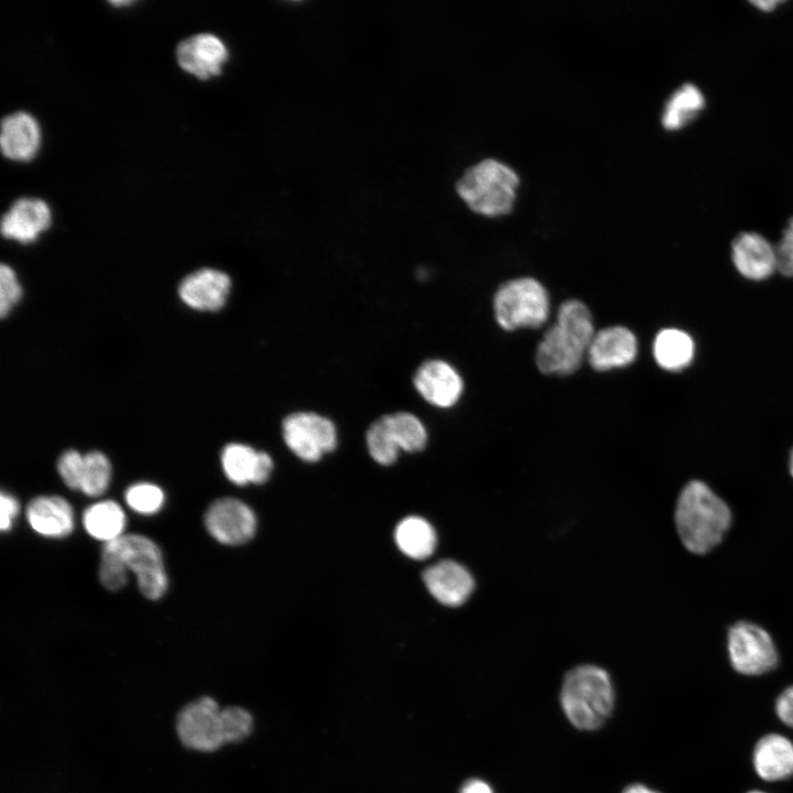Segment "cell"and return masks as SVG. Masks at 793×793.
Here are the masks:
<instances>
[{"instance_id":"obj_1","label":"cell","mask_w":793,"mask_h":793,"mask_svg":"<svg viewBox=\"0 0 793 793\" xmlns=\"http://www.w3.org/2000/svg\"><path fill=\"white\" fill-rule=\"evenodd\" d=\"M674 519L683 545L694 554H705L724 539L731 511L705 482L693 480L680 493Z\"/></svg>"},{"instance_id":"obj_2","label":"cell","mask_w":793,"mask_h":793,"mask_svg":"<svg viewBox=\"0 0 793 793\" xmlns=\"http://www.w3.org/2000/svg\"><path fill=\"white\" fill-rule=\"evenodd\" d=\"M560 698L563 711L573 726L580 730H595L611 714L615 691L604 669L585 664L565 675Z\"/></svg>"},{"instance_id":"obj_3","label":"cell","mask_w":793,"mask_h":793,"mask_svg":"<svg viewBox=\"0 0 793 793\" xmlns=\"http://www.w3.org/2000/svg\"><path fill=\"white\" fill-rule=\"evenodd\" d=\"M518 184V174L511 166L488 157L468 167L456 187L472 210L498 216L511 209Z\"/></svg>"},{"instance_id":"obj_4","label":"cell","mask_w":793,"mask_h":793,"mask_svg":"<svg viewBox=\"0 0 793 793\" xmlns=\"http://www.w3.org/2000/svg\"><path fill=\"white\" fill-rule=\"evenodd\" d=\"M550 296L534 278H517L502 283L493 296L498 325L508 332L542 326L550 315Z\"/></svg>"},{"instance_id":"obj_5","label":"cell","mask_w":793,"mask_h":793,"mask_svg":"<svg viewBox=\"0 0 793 793\" xmlns=\"http://www.w3.org/2000/svg\"><path fill=\"white\" fill-rule=\"evenodd\" d=\"M101 554L132 571L141 594L151 600L160 599L167 590L169 579L160 547L141 534H123L104 545Z\"/></svg>"},{"instance_id":"obj_6","label":"cell","mask_w":793,"mask_h":793,"mask_svg":"<svg viewBox=\"0 0 793 793\" xmlns=\"http://www.w3.org/2000/svg\"><path fill=\"white\" fill-rule=\"evenodd\" d=\"M726 650L732 670L743 676H762L780 664L779 649L762 627L739 621L727 633Z\"/></svg>"},{"instance_id":"obj_7","label":"cell","mask_w":793,"mask_h":793,"mask_svg":"<svg viewBox=\"0 0 793 793\" xmlns=\"http://www.w3.org/2000/svg\"><path fill=\"white\" fill-rule=\"evenodd\" d=\"M589 345V339L556 322L537 345L536 367L544 374H572L580 367Z\"/></svg>"},{"instance_id":"obj_8","label":"cell","mask_w":793,"mask_h":793,"mask_svg":"<svg viewBox=\"0 0 793 793\" xmlns=\"http://www.w3.org/2000/svg\"><path fill=\"white\" fill-rule=\"evenodd\" d=\"M282 431L287 447L298 458L309 463L317 461L323 454L334 450L337 444L333 422L316 413L290 414L283 421Z\"/></svg>"},{"instance_id":"obj_9","label":"cell","mask_w":793,"mask_h":793,"mask_svg":"<svg viewBox=\"0 0 793 793\" xmlns=\"http://www.w3.org/2000/svg\"><path fill=\"white\" fill-rule=\"evenodd\" d=\"M176 731L185 747L198 751H214L226 743L221 709L207 696L187 704L178 713Z\"/></svg>"},{"instance_id":"obj_10","label":"cell","mask_w":793,"mask_h":793,"mask_svg":"<svg viewBox=\"0 0 793 793\" xmlns=\"http://www.w3.org/2000/svg\"><path fill=\"white\" fill-rule=\"evenodd\" d=\"M207 532L219 543L240 545L253 537L257 518L253 511L236 498H220L207 508L204 515Z\"/></svg>"},{"instance_id":"obj_11","label":"cell","mask_w":793,"mask_h":793,"mask_svg":"<svg viewBox=\"0 0 793 793\" xmlns=\"http://www.w3.org/2000/svg\"><path fill=\"white\" fill-rule=\"evenodd\" d=\"M638 355L636 335L624 326H609L596 332L586 358L596 371H608L631 365Z\"/></svg>"},{"instance_id":"obj_12","label":"cell","mask_w":793,"mask_h":793,"mask_svg":"<svg viewBox=\"0 0 793 793\" xmlns=\"http://www.w3.org/2000/svg\"><path fill=\"white\" fill-rule=\"evenodd\" d=\"M228 56L225 43L210 33L189 36L180 42L176 48L178 65L199 79L218 76Z\"/></svg>"},{"instance_id":"obj_13","label":"cell","mask_w":793,"mask_h":793,"mask_svg":"<svg viewBox=\"0 0 793 793\" xmlns=\"http://www.w3.org/2000/svg\"><path fill=\"white\" fill-rule=\"evenodd\" d=\"M413 382L422 398L438 408L455 405L464 390V382L457 370L439 359L422 363L414 374Z\"/></svg>"},{"instance_id":"obj_14","label":"cell","mask_w":793,"mask_h":793,"mask_svg":"<svg viewBox=\"0 0 793 793\" xmlns=\"http://www.w3.org/2000/svg\"><path fill=\"white\" fill-rule=\"evenodd\" d=\"M422 576L430 594L448 607L463 605L475 587L468 569L452 560H443L428 566Z\"/></svg>"},{"instance_id":"obj_15","label":"cell","mask_w":793,"mask_h":793,"mask_svg":"<svg viewBox=\"0 0 793 793\" xmlns=\"http://www.w3.org/2000/svg\"><path fill=\"white\" fill-rule=\"evenodd\" d=\"M230 286V278L225 272L206 268L185 276L178 285V295L194 309L215 312L225 305Z\"/></svg>"},{"instance_id":"obj_16","label":"cell","mask_w":793,"mask_h":793,"mask_svg":"<svg viewBox=\"0 0 793 793\" xmlns=\"http://www.w3.org/2000/svg\"><path fill=\"white\" fill-rule=\"evenodd\" d=\"M52 222L48 205L40 198H20L15 200L1 220V233L8 239L21 243H31L45 231Z\"/></svg>"},{"instance_id":"obj_17","label":"cell","mask_w":793,"mask_h":793,"mask_svg":"<svg viewBox=\"0 0 793 793\" xmlns=\"http://www.w3.org/2000/svg\"><path fill=\"white\" fill-rule=\"evenodd\" d=\"M752 764L758 776L769 783L793 776V741L786 736L770 732L754 745Z\"/></svg>"},{"instance_id":"obj_18","label":"cell","mask_w":793,"mask_h":793,"mask_svg":"<svg viewBox=\"0 0 793 793\" xmlns=\"http://www.w3.org/2000/svg\"><path fill=\"white\" fill-rule=\"evenodd\" d=\"M731 259L737 271L748 280H765L775 270L774 247L757 232H741L734 239Z\"/></svg>"},{"instance_id":"obj_19","label":"cell","mask_w":793,"mask_h":793,"mask_svg":"<svg viewBox=\"0 0 793 793\" xmlns=\"http://www.w3.org/2000/svg\"><path fill=\"white\" fill-rule=\"evenodd\" d=\"M30 526L46 537H65L75 526L74 510L70 503L59 496H39L26 507Z\"/></svg>"},{"instance_id":"obj_20","label":"cell","mask_w":793,"mask_h":793,"mask_svg":"<svg viewBox=\"0 0 793 793\" xmlns=\"http://www.w3.org/2000/svg\"><path fill=\"white\" fill-rule=\"evenodd\" d=\"M41 130L33 116L18 111L7 116L1 123L0 144L6 157L26 162L39 151Z\"/></svg>"},{"instance_id":"obj_21","label":"cell","mask_w":793,"mask_h":793,"mask_svg":"<svg viewBox=\"0 0 793 793\" xmlns=\"http://www.w3.org/2000/svg\"><path fill=\"white\" fill-rule=\"evenodd\" d=\"M126 523L124 511L112 500L93 503L83 513L85 531L105 544L123 535Z\"/></svg>"},{"instance_id":"obj_22","label":"cell","mask_w":793,"mask_h":793,"mask_svg":"<svg viewBox=\"0 0 793 793\" xmlns=\"http://www.w3.org/2000/svg\"><path fill=\"white\" fill-rule=\"evenodd\" d=\"M394 540L400 551L414 560H425L433 554L437 543L434 528L416 515L404 518L395 528Z\"/></svg>"},{"instance_id":"obj_23","label":"cell","mask_w":793,"mask_h":793,"mask_svg":"<svg viewBox=\"0 0 793 793\" xmlns=\"http://www.w3.org/2000/svg\"><path fill=\"white\" fill-rule=\"evenodd\" d=\"M694 349L691 336L677 328L662 329L653 343L656 363L669 371H678L687 367L694 357Z\"/></svg>"},{"instance_id":"obj_24","label":"cell","mask_w":793,"mask_h":793,"mask_svg":"<svg viewBox=\"0 0 793 793\" xmlns=\"http://www.w3.org/2000/svg\"><path fill=\"white\" fill-rule=\"evenodd\" d=\"M705 98L693 84H684L669 98L662 113V124L667 130H677L693 121L704 109Z\"/></svg>"},{"instance_id":"obj_25","label":"cell","mask_w":793,"mask_h":793,"mask_svg":"<svg viewBox=\"0 0 793 793\" xmlns=\"http://www.w3.org/2000/svg\"><path fill=\"white\" fill-rule=\"evenodd\" d=\"M259 452L252 447L230 443L221 453V466L226 477L238 486L253 482Z\"/></svg>"},{"instance_id":"obj_26","label":"cell","mask_w":793,"mask_h":793,"mask_svg":"<svg viewBox=\"0 0 793 793\" xmlns=\"http://www.w3.org/2000/svg\"><path fill=\"white\" fill-rule=\"evenodd\" d=\"M390 430L400 449L414 453L422 450L427 442L423 423L413 414L398 412L387 415Z\"/></svg>"},{"instance_id":"obj_27","label":"cell","mask_w":793,"mask_h":793,"mask_svg":"<svg viewBox=\"0 0 793 793\" xmlns=\"http://www.w3.org/2000/svg\"><path fill=\"white\" fill-rule=\"evenodd\" d=\"M111 479V464L99 450L84 455V472L80 490L88 497H99L106 492Z\"/></svg>"},{"instance_id":"obj_28","label":"cell","mask_w":793,"mask_h":793,"mask_svg":"<svg viewBox=\"0 0 793 793\" xmlns=\"http://www.w3.org/2000/svg\"><path fill=\"white\" fill-rule=\"evenodd\" d=\"M366 442L369 454L377 463L391 465L397 460L400 448L390 430L387 415L370 425Z\"/></svg>"},{"instance_id":"obj_29","label":"cell","mask_w":793,"mask_h":793,"mask_svg":"<svg viewBox=\"0 0 793 793\" xmlns=\"http://www.w3.org/2000/svg\"><path fill=\"white\" fill-rule=\"evenodd\" d=\"M163 490L150 482L131 485L124 492L126 503L133 511L150 515L159 512L164 504Z\"/></svg>"},{"instance_id":"obj_30","label":"cell","mask_w":793,"mask_h":793,"mask_svg":"<svg viewBox=\"0 0 793 793\" xmlns=\"http://www.w3.org/2000/svg\"><path fill=\"white\" fill-rule=\"evenodd\" d=\"M221 719L226 742L243 740L252 731L253 719L245 708L238 706L224 708Z\"/></svg>"},{"instance_id":"obj_31","label":"cell","mask_w":793,"mask_h":793,"mask_svg":"<svg viewBox=\"0 0 793 793\" xmlns=\"http://www.w3.org/2000/svg\"><path fill=\"white\" fill-rule=\"evenodd\" d=\"M57 471L68 488L80 490L84 472V455L75 449L64 452L57 460Z\"/></svg>"},{"instance_id":"obj_32","label":"cell","mask_w":793,"mask_h":793,"mask_svg":"<svg viewBox=\"0 0 793 793\" xmlns=\"http://www.w3.org/2000/svg\"><path fill=\"white\" fill-rule=\"evenodd\" d=\"M22 289L14 271L7 264L0 267V315L4 318L20 301Z\"/></svg>"},{"instance_id":"obj_33","label":"cell","mask_w":793,"mask_h":793,"mask_svg":"<svg viewBox=\"0 0 793 793\" xmlns=\"http://www.w3.org/2000/svg\"><path fill=\"white\" fill-rule=\"evenodd\" d=\"M775 714L780 721L793 730V685L785 687L775 700Z\"/></svg>"},{"instance_id":"obj_34","label":"cell","mask_w":793,"mask_h":793,"mask_svg":"<svg viewBox=\"0 0 793 793\" xmlns=\"http://www.w3.org/2000/svg\"><path fill=\"white\" fill-rule=\"evenodd\" d=\"M0 529L3 532L9 531L20 511L19 501L12 495L2 491L0 495Z\"/></svg>"},{"instance_id":"obj_35","label":"cell","mask_w":793,"mask_h":793,"mask_svg":"<svg viewBox=\"0 0 793 793\" xmlns=\"http://www.w3.org/2000/svg\"><path fill=\"white\" fill-rule=\"evenodd\" d=\"M272 468L273 463L271 457L264 452H259L253 484L265 482L270 477Z\"/></svg>"},{"instance_id":"obj_36","label":"cell","mask_w":793,"mask_h":793,"mask_svg":"<svg viewBox=\"0 0 793 793\" xmlns=\"http://www.w3.org/2000/svg\"><path fill=\"white\" fill-rule=\"evenodd\" d=\"M459 793H495L489 783L481 779H470L460 787Z\"/></svg>"},{"instance_id":"obj_37","label":"cell","mask_w":793,"mask_h":793,"mask_svg":"<svg viewBox=\"0 0 793 793\" xmlns=\"http://www.w3.org/2000/svg\"><path fill=\"white\" fill-rule=\"evenodd\" d=\"M622 793H663L644 783H632L626 786Z\"/></svg>"},{"instance_id":"obj_38","label":"cell","mask_w":793,"mask_h":793,"mask_svg":"<svg viewBox=\"0 0 793 793\" xmlns=\"http://www.w3.org/2000/svg\"><path fill=\"white\" fill-rule=\"evenodd\" d=\"M793 256V217L789 220L785 229L783 230L782 239L780 240Z\"/></svg>"},{"instance_id":"obj_39","label":"cell","mask_w":793,"mask_h":793,"mask_svg":"<svg viewBox=\"0 0 793 793\" xmlns=\"http://www.w3.org/2000/svg\"><path fill=\"white\" fill-rule=\"evenodd\" d=\"M780 3V1L774 0H760V1H752V4H754L758 9L763 11H770L776 8V6Z\"/></svg>"},{"instance_id":"obj_40","label":"cell","mask_w":793,"mask_h":793,"mask_svg":"<svg viewBox=\"0 0 793 793\" xmlns=\"http://www.w3.org/2000/svg\"><path fill=\"white\" fill-rule=\"evenodd\" d=\"M789 468H790V472H791V475H792V477H793V449H792L791 455H790Z\"/></svg>"},{"instance_id":"obj_41","label":"cell","mask_w":793,"mask_h":793,"mask_svg":"<svg viewBox=\"0 0 793 793\" xmlns=\"http://www.w3.org/2000/svg\"><path fill=\"white\" fill-rule=\"evenodd\" d=\"M747 793H769V792H765V791H762V790H751V791H749V792H747Z\"/></svg>"}]
</instances>
